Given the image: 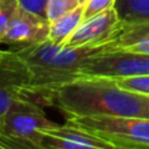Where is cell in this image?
Wrapping results in <instances>:
<instances>
[{
    "label": "cell",
    "mask_w": 149,
    "mask_h": 149,
    "mask_svg": "<svg viewBox=\"0 0 149 149\" xmlns=\"http://www.w3.org/2000/svg\"><path fill=\"white\" fill-rule=\"evenodd\" d=\"M114 4L115 0H88L84 7V20L106 9L114 8Z\"/></svg>",
    "instance_id": "16"
},
{
    "label": "cell",
    "mask_w": 149,
    "mask_h": 149,
    "mask_svg": "<svg viewBox=\"0 0 149 149\" xmlns=\"http://www.w3.org/2000/svg\"><path fill=\"white\" fill-rule=\"evenodd\" d=\"M50 21L37 16L18 5L5 31L0 37V45H9L16 49L47 41Z\"/></svg>",
    "instance_id": "7"
},
{
    "label": "cell",
    "mask_w": 149,
    "mask_h": 149,
    "mask_svg": "<svg viewBox=\"0 0 149 149\" xmlns=\"http://www.w3.org/2000/svg\"><path fill=\"white\" fill-rule=\"evenodd\" d=\"M105 51H126L149 55V21L123 24L115 38L105 45Z\"/></svg>",
    "instance_id": "9"
},
{
    "label": "cell",
    "mask_w": 149,
    "mask_h": 149,
    "mask_svg": "<svg viewBox=\"0 0 149 149\" xmlns=\"http://www.w3.org/2000/svg\"><path fill=\"white\" fill-rule=\"evenodd\" d=\"M149 74V55L126 51H103L89 58L80 70V77L126 79Z\"/></svg>",
    "instance_id": "5"
},
{
    "label": "cell",
    "mask_w": 149,
    "mask_h": 149,
    "mask_svg": "<svg viewBox=\"0 0 149 149\" xmlns=\"http://www.w3.org/2000/svg\"><path fill=\"white\" fill-rule=\"evenodd\" d=\"M18 7L17 0H0V37L5 31Z\"/></svg>",
    "instance_id": "15"
},
{
    "label": "cell",
    "mask_w": 149,
    "mask_h": 149,
    "mask_svg": "<svg viewBox=\"0 0 149 149\" xmlns=\"http://www.w3.org/2000/svg\"><path fill=\"white\" fill-rule=\"evenodd\" d=\"M114 9L122 24L149 21V0H115Z\"/></svg>",
    "instance_id": "12"
},
{
    "label": "cell",
    "mask_w": 149,
    "mask_h": 149,
    "mask_svg": "<svg viewBox=\"0 0 149 149\" xmlns=\"http://www.w3.org/2000/svg\"><path fill=\"white\" fill-rule=\"evenodd\" d=\"M67 122L105 140L113 149L149 148V118L72 116Z\"/></svg>",
    "instance_id": "3"
},
{
    "label": "cell",
    "mask_w": 149,
    "mask_h": 149,
    "mask_svg": "<svg viewBox=\"0 0 149 149\" xmlns=\"http://www.w3.org/2000/svg\"><path fill=\"white\" fill-rule=\"evenodd\" d=\"M5 52H7V51H5V50H1V49H0V62H1V59H3V58H4Z\"/></svg>",
    "instance_id": "18"
},
{
    "label": "cell",
    "mask_w": 149,
    "mask_h": 149,
    "mask_svg": "<svg viewBox=\"0 0 149 149\" xmlns=\"http://www.w3.org/2000/svg\"><path fill=\"white\" fill-rule=\"evenodd\" d=\"M84 7L85 5H77L72 10L50 21L47 41L55 45H64L84 20Z\"/></svg>",
    "instance_id": "10"
},
{
    "label": "cell",
    "mask_w": 149,
    "mask_h": 149,
    "mask_svg": "<svg viewBox=\"0 0 149 149\" xmlns=\"http://www.w3.org/2000/svg\"><path fill=\"white\" fill-rule=\"evenodd\" d=\"M58 123L50 120L39 103L28 97H20L12 101L1 120V127L7 134L29 143L37 149L36 141L41 131L55 127Z\"/></svg>",
    "instance_id": "4"
},
{
    "label": "cell",
    "mask_w": 149,
    "mask_h": 149,
    "mask_svg": "<svg viewBox=\"0 0 149 149\" xmlns=\"http://www.w3.org/2000/svg\"><path fill=\"white\" fill-rule=\"evenodd\" d=\"M26 81V71L21 60L15 51H7L0 62V124L13 100L28 97Z\"/></svg>",
    "instance_id": "8"
},
{
    "label": "cell",
    "mask_w": 149,
    "mask_h": 149,
    "mask_svg": "<svg viewBox=\"0 0 149 149\" xmlns=\"http://www.w3.org/2000/svg\"><path fill=\"white\" fill-rule=\"evenodd\" d=\"M50 106L65 118H149V94L127 90L102 77H79L67 82L54 93Z\"/></svg>",
    "instance_id": "1"
},
{
    "label": "cell",
    "mask_w": 149,
    "mask_h": 149,
    "mask_svg": "<svg viewBox=\"0 0 149 149\" xmlns=\"http://www.w3.org/2000/svg\"><path fill=\"white\" fill-rule=\"evenodd\" d=\"M79 1V4H81V5H85V3L88 1V0H77Z\"/></svg>",
    "instance_id": "19"
},
{
    "label": "cell",
    "mask_w": 149,
    "mask_h": 149,
    "mask_svg": "<svg viewBox=\"0 0 149 149\" xmlns=\"http://www.w3.org/2000/svg\"><path fill=\"white\" fill-rule=\"evenodd\" d=\"M18 5L22 9L28 10L30 13H34L41 17H46V9H47V3L49 0H17Z\"/></svg>",
    "instance_id": "17"
},
{
    "label": "cell",
    "mask_w": 149,
    "mask_h": 149,
    "mask_svg": "<svg viewBox=\"0 0 149 149\" xmlns=\"http://www.w3.org/2000/svg\"><path fill=\"white\" fill-rule=\"evenodd\" d=\"M116 10L114 8L88 17L81 21L72 36L65 41L70 47H100L113 41L122 28Z\"/></svg>",
    "instance_id": "6"
},
{
    "label": "cell",
    "mask_w": 149,
    "mask_h": 149,
    "mask_svg": "<svg viewBox=\"0 0 149 149\" xmlns=\"http://www.w3.org/2000/svg\"><path fill=\"white\" fill-rule=\"evenodd\" d=\"M79 4L77 0H49L46 9V17L49 21H52L55 18L60 17L62 15L72 10Z\"/></svg>",
    "instance_id": "13"
},
{
    "label": "cell",
    "mask_w": 149,
    "mask_h": 149,
    "mask_svg": "<svg viewBox=\"0 0 149 149\" xmlns=\"http://www.w3.org/2000/svg\"><path fill=\"white\" fill-rule=\"evenodd\" d=\"M13 51L26 71V95L41 106H50L54 93L79 79L84 63L105 51V46L70 47L45 41Z\"/></svg>",
    "instance_id": "2"
},
{
    "label": "cell",
    "mask_w": 149,
    "mask_h": 149,
    "mask_svg": "<svg viewBox=\"0 0 149 149\" xmlns=\"http://www.w3.org/2000/svg\"><path fill=\"white\" fill-rule=\"evenodd\" d=\"M46 132H50L52 135H56L59 137H63L65 140L74 143V144L80 145V148H92V149H113L109 143L105 140L100 139V137L94 136V135L89 134V132L84 131V130L79 128V127L71 124L70 122H65L64 124H56L52 128L46 130Z\"/></svg>",
    "instance_id": "11"
},
{
    "label": "cell",
    "mask_w": 149,
    "mask_h": 149,
    "mask_svg": "<svg viewBox=\"0 0 149 149\" xmlns=\"http://www.w3.org/2000/svg\"><path fill=\"white\" fill-rule=\"evenodd\" d=\"M115 84L124 88L127 90L137 93L149 94V74L147 76H137V77H126V79H116L114 80Z\"/></svg>",
    "instance_id": "14"
}]
</instances>
